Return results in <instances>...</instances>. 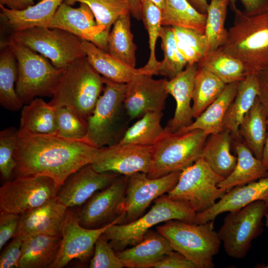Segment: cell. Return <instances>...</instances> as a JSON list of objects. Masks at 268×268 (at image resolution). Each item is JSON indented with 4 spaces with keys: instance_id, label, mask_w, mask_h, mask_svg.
<instances>
[{
    "instance_id": "cell-55",
    "label": "cell",
    "mask_w": 268,
    "mask_h": 268,
    "mask_svg": "<svg viewBox=\"0 0 268 268\" xmlns=\"http://www.w3.org/2000/svg\"><path fill=\"white\" fill-rule=\"evenodd\" d=\"M261 160L265 168L268 170V119L267 136L263 149Z\"/></svg>"
},
{
    "instance_id": "cell-2",
    "label": "cell",
    "mask_w": 268,
    "mask_h": 268,
    "mask_svg": "<svg viewBox=\"0 0 268 268\" xmlns=\"http://www.w3.org/2000/svg\"><path fill=\"white\" fill-rule=\"evenodd\" d=\"M230 6L234 22L220 48L243 64L246 75H256L268 67V10L263 5L247 12L235 3Z\"/></svg>"
},
{
    "instance_id": "cell-13",
    "label": "cell",
    "mask_w": 268,
    "mask_h": 268,
    "mask_svg": "<svg viewBox=\"0 0 268 268\" xmlns=\"http://www.w3.org/2000/svg\"><path fill=\"white\" fill-rule=\"evenodd\" d=\"M181 172H172L156 178H150L142 172L128 176L120 224L130 222L142 216L153 201L174 188Z\"/></svg>"
},
{
    "instance_id": "cell-16",
    "label": "cell",
    "mask_w": 268,
    "mask_h": 268,
    "mask_svg": "<svg viewBox=\"0 0 268 268\" xmlns=\"http://www.w3.org/2000/svg\"><path fill=\"white\" fill-rule=\"evenodd\" d=\"M151 161L152 146L118 143L100 148L91 165L98 172L129 176L139 172L147 174Z\"/></svg>"
},
{
    "instance_id": "cell-15",
    "label": "cell",
    "mask_w": 268,
    "mask_h": 268,
    "mask_svg": "<svg viewBox=\"0 0 268 268\" xmlns=\"http://www.w3.org/2000/svg\"><path fill=\"white\" fill-rule=\"evenodd\" d=\"M128 176L120 175L108 186L95 193L76 213L81 226L89 229L103 227L122 213Z\"/></svg>"
},
{
    "instance_id": "cell-49",
    "label": "cell",
    "mask_w": 268,
    "mask_h": 268,
    "mask_svg": "<svg viewBox=\"0 0 268 268\" xmlns=\"http://www.w3.org/2000/svg\"><path fill=\"white\" fill-rule=\"evenodd\" d=\"M154 268H197L194 263L182 254L172 251L157 263Z\"/></svg>"
},
{
    "instance_id": "cell-56",
    "label": "cell",
    "mask_w": 268,
    "mask_h": 268,
    "mask_svg": "<svg viewBox=\"0 0 268 268\" xmlns=\"http://www.w3.org/2000/svg\"><path fill=\"white\" fill-rule=\"evenodd\" d=\"M150 0V1L154 3L162 10V9H163L164 7L165 0Z\"/></svg>"
},
{
    "instance_id": "cell-30",
    "label": "cell",
    "mask_w": 268,
    "mask_h": 268,
    "mask_svg": "<svg viewBox=\"0 0 268 268\" xmlns=\"http://www.w3.org/2000/svg\"><path fill=\"white\" fill-rule=\"evenodd\" d=\"M239 83L226 84L220 95L191 124L177 132L199 129L209 135L222 131L225 114L237 94Z\"/></svg>"
},
{
    "instance_id": "cell-36",
    "label": "cell",
    "mask_w": 268,
    "mask_h": 268,
    "mask_svg": "<svg viewBox=\"0 0 268 268\" xmlns=\"http://www.w3.org/2000/svg\"><path fill=\"white\" fill-rule=\"evenodd\" d=\"M162 111L149 112L129 127L119 143L153 146L164 134Z\"/></svg>"
},
{
    "instance_id": "cell-17",
    "label": "cell",
    "mask_w": 268,
    "mask_h": 268,
    "mask_svg": "<svg viewBox=\"0 0 268 268\" xmlns=\"http://www.w3.org/2000/svg\"><path fill=\"white\" fill-rule=\"evenodd\" d=\"M139 74L126 83L124 106L131 120L139 119L149 112L163 111L168 93L166 78Z\"/></svg>"
},
{
    "instance_id": "cell-6",
    "label": "cell",
    "mask_w": 268,
    "mask_h": 268,
    "mask_svg": "<svg viewBox=\"0 0 268 268\" xmlns=\"http://www.w3.org/2000/svg\"><path fill=\"white\" fill-rule=\"evenodd\" d=\"M145 214L130 222L114 224L103 233L115 252L133 246L143 239L150 229L161 222L178 220L194 223L196 212L188 204L163 195L154 201Z\"/></svg>"
},
{
    "instance_id": "cell-24",
    "label": "cell",
    "mask_w": 268,
    "mask_h": 268,
    "mask_svg": "<svg viewBox=\"0 0 268 268\" xmlns=\"http://www.w3.org/2000/svg\"><path fill=\"white\" fill-rule=\"evenodd\" d=\"M82 45L89 63L103 77L117 82L127 83L138 75H149L143 67H132L88 41L82 39Z\"/></svg>"
},
{
    "instance_id": "cell-14",
    "label": "cell",
    "mask_w": 268,
    "mask_h": 268,
    "mask_svg": "<svg viewBox=\"0 0 268 268\" xmlns=\"http://www.w3.org/2000/svg\"><path fill=\"white\" fill-rule=\"evenodd\" d=\"M121 214L112 222L100 228L89 229L80 225L76 213L67 209L61 231L62 241L57 257L50 268H62L74 259L86 261L93 251L98 237L111 225L122 222Z\"/></svg>"
},
{
    "instance_id": "cell-34",
    "label": "cell",
    "mask_w": 268,
    "mask_h": 268,
    "mask_svg": "<svg viewBox=\"0 0 268 268\" xmlns=\"http://www.w3.org/2000/svg\"><path fill=\"white\" fill-rule=\"evenodd\" d=\"M17 74L16 57L5 44L0 54V104L10 111L19 110L23 104L14 89Z\"/></svg>"
},
{
    "instance_id": "cell-58",
    "label": "cell",
    "mask_w": 268,
    "mask_h": 268,
    "mask_svg": "<svg viewBox=\"0 0 268 268\" xmlns=\"http://www.w3.org/2000/svg\"><path fill=\"white\" fill-rule=\"evenodd\" d=\"M264 6L268 10V0H265Z\"/></svg>"
},
{
    "instance_id": "cell-22",
    "label": "cell",
    "mask_w": 268,
    "mask_h": 268,
    "mask_svg": "<svg viewBox=\"0 0 268 268\" xmlns=\"http://www.w3.org/2000/svg\"><path fill=\"white\" fill-rule=\"evenodd\" d=\"M198 68L197 64L187 65L185 68L177 75L166 80L167 91L169 94L173 97L176 104L174 116L165 127L170 132H179L193 122L191 102L194 80Z\"/></svg>"
},
{
    "instance_id": "cell-1",
    "label": "cell",
    "mask_w": 268,
    "mask_h": 268,
    "mask_svg": "<svg viewBox=\"0 0 268 268\" xmlns=\"http://www.w3.org/2000/svg\"><path fill=\"white\" fill-rule=\"evenodd\" d=\"M100 148L83 140L56 134H38L18 130L15 150L16 176L41 175L59 186L72 173L91 164Z\"/></svg>"
},
{
    "instance_id": "cell-32",
    "label": "cell",
    "mask_w": 268,
    "mask_h": 268,
    "mask_svg": "<svg viewBox=\"0 0 268 268\" xmlns=\"http://www.w3.org/2000/svg\"><path fill=\"white\" fill-rule=\"evenodd\" d=\"M20 132L38 134H56V110L42 99L35 98L22 107Z\"/></svg>"
},
{
    "instance_id": "cell-45",
    "label": "cell",
    "mask_w": 268,
    "mask_h": 268,
    "mask_svg": "<svg viewBox=\"0 0 268 268\" xmlns=\"http://www.w3.org/2000/svg\"><path fill=\"white\" fill-rule=\"evenodd\" d=\"M18 130L14 127L0 132V172L4 180L9 179L16 165L14 154Z\"/></svg>"
},
{
    "instance_id": "cell-27",
    "label": "cell",
    "mask_w": 268,
    "mask_h": 268,
    "mask_svg": "<svg viewBox=\"0 0 268 268\" xmlns=\"http://www.w3.org/2000/svg\"><path fill=\"white\" fill-rule=\"evenodd\" d=\"M62 236L36 234L23 239L19 268H49L55 260Z\"/></svg>"
},
{
    "instance_id": "cell-51",
    "label": "cell",
    "mask_w": 268,
    "mask_h": 268,
    "mask_svg": "<svg viewBox=\"0 0 268 268\" xmlns=\"http://www.w3.org/2000/svg\"><path fill=\"white\" fill-rule=\"evenodd\" d=\"M35 0H0V5L13 10H23L34 4Z\"/></svg>"
},
{
    "instance_id": "cell-35",
    "label": "cell",
    "mask_w": 268,
    "mask_h": 268,
    "mask_svg": "<svg viewBox=\"0 0 268 268\" xmlns=\"http://www.w3.org/2000/svg\"><path fill=\"white\" fill-rule=\"evenodd\" d=\"M162 25L196 29L204 33L206 14L199 12L188 0H165Z\"/></svg>"
},
{
    "instance_id": "cell-53",
    "label": "cell",
    "mask_w": 268,
    "mask_h": 268,
    "mask_svg": "<svg viewBox=\"0 0 268 268\" xmlns=\"http://www.w3.org/2000/svg\"><path fill=\"white\" fill-rule=\"evenodd\" d=\"M131 14L137 20L141 19V0H127Z\"/></svg>"
},
{
    "instance_id": "cell-50",
    "label": "cell",
    "mask_w": 268,
    "mask_h": 268,
    "mask_svg": "<svg viewBox=\"0 0 268 268\" xmlns=\"http://www.w3.org/2000/svg\"><path fill=\"white\" fill-rule=\"evenodd\" d=\"M256 75L259 85L258 98L268 117V67Z\"/></svg>"
},
{
    "instance_id": "cell-12",
    "label": "cell",
    "mask_w": 268,
    "mask_h": 268,
    "mask_svg": "<svg viewBox=\"0 0 268 268\" xmlns=\"http://www.w3.org/2000/svg\"><path fill=\"white\" fill-rule=\"evenodd\" d=\"M60 188L48 176H17L0 188V210L21 214L56 198Z\"/></svg>"
},
{
    "instance_id": "cell-3",
    "label": "cell",
    "mask_w": 268,
    "mask_h": 268,
    "mask_svg": "<svg viewBox=\"0 0 268 268\" xmlns=\"http://www.w3.org/2000/svg\"><path fill=\"white\" fill-rule=\"evenodd\" d=\"M103 79V93L87 119L88 131L84 140L98 148L118 144L132 121L124 106L126 83L104 77Z\"/></svg>"
},
{
    "instance_id": "cell-39",
    "label": "cell",
    "mask_w": 268,
    "mask_h": 268,
    "mask_svg": "<svg viewBox=\"0 0 268 268\" xmlns=\"http://www.w3.org/2000/svg\"><path fill=\"white\" fill-rule=\"evenodd\" d=\"M229 4L228 0H211L208 3L204 32L206 54L220 48L227 39L228 30L225 28V22Z\"/></svg>"
},
{
    "instance_id": "cell-29",
    "label": "cell",
    "mask_w": 268,
    "mask_h": 268,
    "mask_svg": "<svg viewBox=\"0 0 268 268\" xmlns=\"http://www.w3.org/2000/svg\"><path fill=\"white\" fill-rule=\"evenodd\" d=\"M233 139L231 132L223 130L209 134L202 149L201 157L224 178L230 175L237 162V157L231 152Z\"/></svg>"
},
{
    "instance_id": "cell-19",
    "label": "cell",
    "mask_w": 268,
    "mask_h": 268,
    "mask_svg": "<svg viewBox=\"0 0 268 268\" xmlns=\"http://www.w3.org/2000/svg\"><path fill=\"white\" fill-rule=\"evenodd\" d=\"M49 27L66 30L108 53V36L98 26L92 11L85 3H80L79 7L74 8L63 2Z\"/></svg>"
},
{
    "instance_id": "cell-20",
    "label": "cell",
    "mask_w": 268,
    "mask_h": 268,
    "mask_svg": "<svg viewBox=\"0 0 268 268\" xmlns=\"http://www.w3.org/2000/svg\"><path fill=\"white\" fill-rule=\"evenodd\" d=\"M67 211V207L54 198L40 206L19 214L14 237L20 236L24 239L40 234L62 236V227Z\"/></svg>"
},
{
    "instance_id": "cell-21",
    "label": "cell",
    "mask_w": 268,
    "mask_h": 268,
    "mask_svg": "<svg viewBox=\"0 0 268 268\" xmlns=\"http://www.w3.org/2000/svg\"><path fill=\"white\" fill-rule=\"evenodd\" d=\"M257 201L268 204V176L227 191L209 208L196 213L194 223L214 221L222 213L240 209Z\"/></svg>"
},
{
    "instance_id": "cell-28",
    "label": "cell",
    "mask_w": 268,
    "mask_h": 268,
    "mask_svg": "<svg viewBox=\"0 0 268 268\" xmlns=\"http://www.w3.org/2000/svg\"><path fill=\"white\" fill-rule=\"evenodd\" d=\"M258 94L256 75H246L239 83L237 94L229 105L222 123V130L229 131L233 138H241L239 134V126L254 105Z\"/></svg>"
},
{
    "instance_id": "cell-44",
    "label": "cell",
    "mask_w": 268,
    "mask_h": 268,
    "mask_svg": "<svg viewBox=\"0 0 268 268\" xmlns=\"http://www.w3.org/2000/svg\"><path fill=\"white\" fill-rule=\"evenodd\" d=\"M57 135L65 138L84 141L87 133V121L67 107L55 109Z\"/></svg>"
},
{
    "instance_id": "cell-25",
    "label": "cell",
    "mask_w": 268,
    "mask_h": 268,
    "mask_svg": "<svg viewBox=\"0 0 268 268\" xmlns=\"http://www.w3.org/2000/svg\"><path fill=\"white\" fill-rule=\"evenodd\" d=\"M233 139L237 162L230 175L218 184L219 188L228 191L268 176V170L262 160L255 157L241 138Z\"/></svg>"
},
{
    "instance_id": "cell-9",
    "label": "cell",
    "mask_w": 268,
    "mask_h": 268,
    "mask_svg": "<svg viewBox=\"0 0 268 268\" xmlns=\"http://www.w3.org/2000/svg\"><path fill=\"white\" fill-rule=\"evenodd\" d=\"M223 179L201 157L181 171L177 184L167 195L186 203L196 213L202 212L228 191L218 187Z\"/></svg>"
},
{
    "instance_id": "cell-46",
    "label": "cell",
    "mask_w": 268,
    "mask_h": 268,
    "mask_svg": "<svg viewBox=\"0 0 268 268\" xmlns=\"http://www.w3.org/2000/svg\"><path fill=\"white\" fill-rule=\"evenodd\" d=\"M90 268H123L122 262L117 256L108 240L101 234L96 240Z\"/></svg>"
},
{
    "instance_id": "cell-38",
    "label": "cell",
    "mask_w": 268,
    "mask_h": 268,
    "mask_svg": "<svg viewBox=\"0 0 268 268\" xmlns=\"http://www.w3.org/2000/svg\"><path fill=\"white\" fill-rule=\"evenodd\" d=\"M226 85L211 72L202 67L198 68L192 97L194 118L200 116L220 95Z\"/></svg>"
},
{
    "instance_id": "cell-31",
    "label": "cell",
    "mask_w": 268,
    "mask_h": 268,
    "mask_svg": "<svg viewBox=\"0 0 268 268\" xmlns=\"http://www.w3.org/2000/svg\"><path fill=\"white\" fill-rule=\"evenodd\" d=\"M268 119L257 97L239 128L240 137L255 157L260 160L267 136Z\"/></svg>"
},
{
    "instance_id": "cell-41",
    "label": "cell",
    "mask_w": 268,
    "mask_h": 268,
    "mask_svg": "<svg viewBox=\"0 0 268 268\" xmlns=\"http://www.w3.org/2000/svg\"><path fill=\"white\" fill-rule=\"evenodd\" d=\"M141 19L148 33L150 50L148 62L143 68L149 75L153 76L157 74L160 64V62L156 59L155 46L163 26L161 22L162 11L149 0H141Z\"/></svg>"
},
{
    "instance_id": "cell-52",
    "label": "cell",
    "mask_w": 268,
    "mask_h": 268,
    "mask_svg": "<svg viewBox=\"0 0 268 268\" xmlns=\"http://www.w3.org/2000/svg\"><path fill=\"white\" fill-rule=\"evenodd\" d=\"M230 4H234L237 0H228ZM242 3L244 11L252 12L260 9L264 5L265 0H239Z\"/></svg>"
},
{
    "instance_id": "cell-54",
    "label": "cell",
    "mask_w": 268,
    "mask_h": 268,
    "mask_svg": "<svg viewBox=\"0 0 268 268\" xmlns=\"http://www.w3.org/2000/svg\"><path fill=\"white\" fill-rule=\"evenodd\" d=\"M188 0L199 12L202 14H206L208 5L207 0Z\"/></svg>"
},
{
    "instance_id": "cell-57",
    "label": "cell",
    "mask_w": 268,
    "mask_h": 268,
    "mask_svg": "<svg viewBox=\"0 0 268 268\" xmlns=\"http://www.w3.org/2000/svg\"><path fill=\"white\" fill-rule=\"evenodd\" d=\"M265 219H266V220H265V225H266V227L267 228H268V209L266 213H265ZM265 268H268V264L267 265V266L266 267H265Z\"/></svg>"
},
{
    "instance_id": "cell-11",
    "label": "cell",
    "mask_w": 268,
    "mask_h": 268,
    "mask_svg": "<svg viewBox=\"0 0 268 268\" xmlns=\"http://www.w3.org/2000/svg\"><path fill=\"white\" fill-rule=\"evenodd\" d=\"M268 209L265 201H257L229 212L217 232L227 255L236 259L246 257L252 241L263 232V219Z\"/></svg>"
},
{
    "instance_id": "cell-8",
    "label": "cell",
    "mask_w": 268,
    "mask_h": 268,
    "mask_svg": "<svg viewBox=\"0 0 268 268\" xmlns=\"http://www.w3.org/2000/svg\"><path fill=\"white\" fill-rule=\"evenodd\" d=\"M208 135L199 129L172 133L165 129L163 135L152 146L151 165L147 177H161L192 165L201 157Z\"/></svg>"
},
{
    "instance_id": "cell-26",
    "label": "cell",
    "mask_w": 268,
    "mask_h": 268,
    "mask_svg": "<svg viewBox=\"0 0 268 268\" xmlns=\"http://www.w3.org/2000/svg\"><path fill=\"white\" fill-rule=\"evenodd\" d=\"M65 0H42L23 10H13L0 5V15L13 31L34 27H49L59 6Z\"/></svg>"
},
{
    "instance_id": "cell-43",
    "label": "cell",
    "mask_w": 268,
    "mask_h": 268,
    "mask_svg": "<svg viewBox=\"0 0 268 268\" xmlns=\"http://www.w3.org/2000/svg\"><path fill=\"white\" fill-rule=\"evenodd\" d=\"M172 28L178 50L188 65L197 64L206 54L204 33L189 28L174 26Z\"/></svg>"
},
{
    "instance_id": "cell-4",
    "label": "cell",
    "mask_w": 268,
    "mask_h": 268,
    "mask_svg": "<svg viewBox=\"0 0 268 268\" xmlns=\"http://www.w3.org/2000/svg\"><path fill=\"white\" fill-rule=\"evenodd\" d=\"M104 87L102 76L86 57L64 68L56 90L49 104L56 109L67 107L87 121Z\"/></svg>"
},
{
    "instance_id": "cell-37",
    "label": "cell",
    "mask_w": 268,
    "mask_h": 268,
    "mask_svg": "<svg viewBox=\"0 0 268 268\" xmlns=\"http://www.w3.org/2000/svg\"><path fill=\"white\" fill-rule=\"evenodd\" d=\"M197 64L198 67L211 72L226 84L240 82L246 76L243 64L220 48L206 53Z\"/></svg>"
},
{
    "instance_id": "cell-23",
    "label": "cell",
    "mask_w": 268,
    "mask_h": 268,
    "mask_svg": "<svg viewBox=\"0 0 268 268\" xmlns=\"http://www.w3.org/2000/svg\"><path fill=\"white\" fill-rule=\"evenodd\" d=\"M173 250L163 236L149 231L139 243L116 253L124 267L150 268Z\"/></svg>"
},
{
    "instance_id": "cell-40",
    "label": "cell",
    "mask_w": 268,
    "mask_h": 268,
    "mask_svg": "<svg viewBox=\"0 0 268 268\" xmlns=\"http://www.w3.org/2000/svg\"><path fill=\"white\" fill-rule=\"evenodd\" d=\"M70 5L76 2L86 4L92 11L98 26L107 36L115 21L130 12L127 0H65Z\"/></svg>"
},
{
    "instance_id": "cell-48",
    "label": "cell",
    "mask_w": 268,
    "mask_h": 268,
    "mask_svg": "<svg viewBox=\"0 0 268 268\" xmlns=\"http://www.w3.org/2000/svg\"><path fill=\"white\" fill-rule=\"evenodd\" d=\"M19 215L0 210V249L6 243L13 238L17 232Z\"/></svg>"
},
{
    "instance_id": "cell-7",
    "label": "cell",
    "mask_w": 268,
    "mask_h": 268,
    "mask_svg": "<svg viewBox=\"0 0 268 268\" xmlns=\"http://www.w3.org/2000/svg\"><path fill=\"white\" fill-rule=\"evenodd\" d=\"M17 61L16 92L23 104L37 96L54 95L63 74L47 58L10 37L6 43Z\"/></svg>"
},
{
    "instance_id": "cell-33",
    "label": "cell",
    "mask_w": 268,
    "mask_h": 268,
    "mask_svg": "<svg viewBox=\"0 0 268 268\" xmlns=\"http://www.w3.org/2000/svg\"><path fill=\"white\" fill-rule=\"evenodd\" d=\"M130 15V12L122 15L113 24L108 38V50L116 59L135 67L136 46L131 31Z\"/></svg>"
},
{
    "instance_id": "cell-10",
    "label": "cell",
    "mask_w": 268,
    "mask_h": 268,
    "mask_svg": "<svg viewBox=\"0 0 268 268\" xmlns=\"http://www.w3.org/2000/svg\"><path fill=\"white\" fill-rule=\"evenodd\" d=\"M10 37L50 59L59 69L86 57L82 39L60 28L34 27L13 31Z\"/></svg>"
},
{
    "instance_id": "cell-47",
    "label": "cell",
    "mask_w": 268,
    "mask_h": 268,
    "mask_svg": "<svg viewBox=\"0 0 268 268\" xmlns=\"http://www.w3.org/2000/svg\"><path fill=\"white\" fill-rule=\"evenodd\" d=\"M22 241L23 239L20 236H16L13 238L12 240L0 255V268H17L19 267Z\"/></svg>"
},
{
    "instance_id": "cell-5",
    "label": "cell",
    "mask_w": 268,
    "mask_h": 268,
    "mask_svg": "<svg viewBox=\"0 0 268 268\" xmlns=\"http://www.w3.org/2000/svg\"><path fill=\"white\" fill-rule=\"evenodd\" d=\"M213 222L195 224L170 220L157 226L156 230L169 241L174 251L186 256L197 268H213V258L221 242Z\"/></svg>"
},
{
    "instance_id": "cell-18",
    "label": "cell",
    "mask_w": 268,
    "mask_h": 268,
    "mask_svg": "<svg viewBox=\"0 0 268 268\" xmlns=\"http://www.w3.org/2000/svg\"><path fill=\"white\" fill-rule=\"evenodd\" d=\"M120 174L113 172H98L91 164L71 174L61 185L56 199L67 208L79 206L98 191L108 186Z\"/></svg>"
},
{
    "instance_id": "cell-42",
    "label": "cell",
    "mask_w": 268,
    "mask_h": 268,
    "mask_svg": "<svg viewBox=\"0 0 268 268\" xmlns=\"http://www.w3.org/2000/svg\"><path fill=\"white\" fill-rule=\"evenodd\" d=\"M163 60L160 62L157 74L172 79L182 72L188 63L179 52L171 26H162L160 33Z\"/></svg>"
}]
</instances>
